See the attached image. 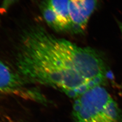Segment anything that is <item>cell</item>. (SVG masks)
Returning <instances> with one entry per match:
<instances>
[{
  "instance_id": "7",
  "label": "cell",
  "mask_w": 122,
  "mask_h": 122,
  "mask_svg": "<svg viewBox=\"0 0 122 122\" xmlns=\"http://www.w3.org/2000/svg\"><path fill=\"white\" fill-rule=\"evenodd\" d=\"M118 25H119V28H120V30H121V32H122V24L121 23H120V22H118Z\"/></svg>"
},
{
  "instance_id": "3",
  "label": "cell",
  "mask_w": 122,
  "mask_h": 122,
  "mask_svg": "<svg viewBox=\"0 0 122 122\" xmlns=\"http://www.w3.org/2000/svg\"><path fill=\"white\" fill-rule=\"evenodd\" d=\"M22 83L9 67L0 61V95L15 93L19 94Z\"/></svg>"
},
{
  "instance_id": "6",
  "label": "cell",
  "mask_w": 122,
  "mask_h": 122,
  "mask_svg": "<svg viewBox=\"0 0 122 122\" xmlns=\"http://www.w3.org/2000/svg\"><path fill=\"white\" fill-rule=\"evenodd\" d=\"M15 0H3L0 6V14L3 15L7 12L10 6Z\"/></svg>"
},
{
  "instance_id": "1",
  "label": "cell",
  "mask_w": 122,
  "mask_h": 122,
  "mask_svg": "<svg viewBox=\"0 0 122 122\" xmlns=\"http://www.w3.org/2000/svg\"><path fill=\"white\" fill-rule=\"evenodd\" d=\"M74 122H122V111L104 86L94 87L74 99Z\"/></svg>"
},
{
  "instance_id": "4",
  "label": "cell",
  "mask_w": 122,
  "mask_h": 122,
  "mask_svg": "<svg viewBox=\"0 0 122 122\" xmlns=\"http://www.w3.org/2000/svg\"><path fill=\"white\" fill-rule=\"evenodd\" d=\"M57 15L63 30H72L70 17L69 0H47Z\"/></svg>"
},
{
  "instance_id": "2",
  "label": "cell",
  "mask_w": 122,
  "mask_h": 122,
  "mask_svg": "<svg viewBox=\"0 0 122 122\" xmlns=\"http://www.w3.org/2000/svg\"><path fill=\"white\" fill-rule=\"evenodd\" d=\"M97 2L98 0H69L70 17L75 33H83L86 30Z\"/></svg>"
},
{
  "instance_id": "5",
  "label": "cell",
  "mask_w": 122,
  "mask_h": 122,
  "mask_svg": "<svg viewBox=\"0 0 122 122\" xmlns=\"http://www.w3.org/2000/svg\"><path fill=\"white\" fill-rule=\"evenodd\" d=\"M41 8L44 19L49 26L56 30H63L57 15L48 3L47 0H45L42 3Z\"/></svg>"
}]
</instances>
